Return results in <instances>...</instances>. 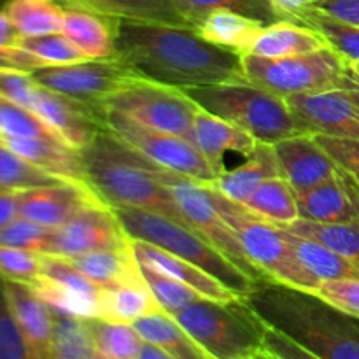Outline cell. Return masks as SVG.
<instances>
[{"label": "cell", "mask_w": 359, "mask_h": 359, "mask_svg": "<svg viewBox=\"0 0 359 359\" xmlns=\"http://www.w3.org/2000/svg\"><path fill=\"white\" fill-rule=\"evenodd\" d=\"M132 325L142 340L160 346L172 359H210L200 344L186 332L184 326L163 309L137 319Z\"/></svg>", "instance_id": "28"}, {"label": "cell", "mask_w": 359, "mask_h": 359, "mask_svg": "<svg viewBox=\"0 0 359 359\" xmlns=\"http://www.w3.org/2000/svg\"><path fill=\"white\" fill-rule=\"evenodd\" d=\"M130 244L128 233L114 209L107 203H95L55 228L48 255L74 258L104 249H119Z\"/></svg>", "instance_id": "13"}, {"label": "cell", "mask_w": 359, "mask_h": 359, "mask_svg": "<svg viewBox=\"0 0 359 359\" xmlns=\"http://www.w3.org/2000/svg\"><path fill=\"white\" fill-rule=\"evenodd\" d=\"M174 316L210 359H266L269 326L244 298H200Z\"/></svg>", "instance_id": "4"}, {"label": "cell", "mask_w": 359, "mask_h": 359, "mask_svg": "<svg viewBox=\"0 0 359 359\" xmlns=\"http://www.w3.org/2000/svg\"><path fill=\"white\" fill-rule=\"evenodd\" d=\"M30 111L51 126L69 146L84 149L104 130L100 105H91L39 84Z\"/></svg>", "instance_id": "15"}, {"label": "cell", "mask_w": 359, "mask_h": 359, "mask_svg": "<svg viewBox=\"0 0 359 359\" xmlns=\"http://www.w3.org/2000/svg\"><path fill=\"white\" fill-rule=\"evenodd\" d=\"M69 259L98 287H111L142 279L139 262L133 256L130 244L126 248L93 251Z\"/></svg>", "instance_id": "27"}, {"label": "cell", "mask_w": 359, "mask_h": 359, "mask_svg": "<svg viewBox=\"0 0 359 359\" xmlns=\"http://www.w3.org/2000/svg\"><path fill=\"white\" fill-rule=\"evenodd\" d=\"M20 35L62 32L65 7L58 0H9L4 7Z\"/></svg>", "instance_id": "34"}, {"label": "cell", "mask_w": 359, "mask_h": 359, "mask_svg": "<svg viewBox=\"0 0 359 359\" xmlns=\"http://www.w3.org/2000/svg\"><path fill=\"white\" fill-rule=\"evenodd\" d=\"M81 158L84 181L109 207L153 210L193 228L153 163L107 128L81 149Z\"/></svg>", "instance_id": "3"}, {"label": "cell", "mask_w": 359, "mask_h": 359, "mask_svg": "<svg viewBox=\"0 0 359 359\" xmlns=\"http://www.w3.org/2000/svg\"><path fill=\"white\" fill-rule=\"evenodd\" d=\"M284 100L305 133L359 140V109L346 90L291 95Z\"/></svg>", "instance_id": "14"}, {"label": "cell", "mask_w": 359, "mask_h": 359, "mask_svg": "<svg viewBox=\"0 0 359 359\" xmlns=\"http://www.w3.org/2000/svg\"><path fill=\"white\" fill-rule=\"evenodd\" d=\"M328 46V42L305 25L280 20L277 23L265 25L245 53H252L266 58L304 55Z\"/></svg>", "instance_id": "26"}, {"label": "cell", "mask_w": 359, "mask_h": 359, "mask_svg": "<svg viewBox=\"0 0 359 359\" xmlns=\"http://www.w3.org/2000/svg\"><path fill=\"white\" fill-rule=\"evenodd\" d=\"M284 228L323 242L359 270V216L344 223H314L300 217Z\"/></svg>", "instance_id": "35"}, {"label": "cell", "mask_w": 359, "mask_h": 359, "mask_svg": "<svg viewBox=\"0 0 359 359\" xmlns=\"http://www.w3.org/2000/svg\"><path fill=\"white\" fill-rule=\"evenodd\" d=\"M297 198L302 219L344 223L359 216V182L342 168L328 181L297 193Z\"/></svg>", "instance_id": "18"}, {"label": "cell", "mask_w": 359, "mask_h": 359, "mask_svg": "<svg viewBox=\"0 0 359 359\" xmlns=\"http://www.w3.org/2000/svg\"><path fill=\"white\" fill-rule=\"evenodd\" d=\"M193 135L195 147L209 161L217 175L224 170V158L228 153L249 156L258 144V140L245 130L203 109H198L193 119Z\"/></svg>", "instance_id": "22"}, {"label": "cell", "mask_w": 359, "mask_h": 359, "mask_svg": "<svg viewBox=\"0 0 359 359\" xmlns=\"http://www.w3.org/2000/svg\"><path fill=\"white\" fill-rule=\"evenodd\" d=\"M244 205L252 214L279 226H287L300 219L297 191L280 175L263 181Z\"/></svg>", "instance_id": "33"}, {"label": "cell", "mask_w": 359, "mask_h": 359, "mask_svg": "<svg viewBox=\"0 0 359 359\" xmlns=\"http://www.w3.org/2000/svg\"><path fill=\"white\" fill-rule=\"evenodd\" d=\"M48 67L39 56L32 55L20 46H0V69L21 70V72H35V70Z\"/></svg>", "instance_id": "49"}, {"label": "cell", "mask_w": 359, "mask_h": 359, "mask_svg": "<svg viewBox=\"0 0 359 359\" xmlns=\"http://www.w3.org/2000/svg\"><path fill=\"white\" fill-rule=\"evenodd\" d=\"M32 287L55 311L67 312V314L83 319L98 318V293L74 290V287L55 283L46 277H41Z\"/></svg>", "instance_id": "38"}, {"label": "cell", "mask_w": 359, "mask_h": 359, "mask_svg": "<svg viewBox=\"0 0 359 359\" xmlns=\"http://www.w3.org/2000/svg\"><path fill=\"white\" fill-rule=\"evenodd\" d=\"M98 359H137L144 340L132 323L86 319Z\"/></svg>", "instance_id": "37"}, {"label": "cell", "mask_w": 359, "mask_h": 359, "mask_svg": "<svg viewBox=\"0 0 359 359\" xmlns=\"http://www.w3.org/2000/svg\"><path fill=\"white\" fill-rule=\"evenodd\" d=\"M137 359H172V356L167 353V351L161 349L160 346H156V344H151L144 340Z\"/></svg>", "instance_id": "53"}, {"label": "cell", "mask_w": 359, "mask_h": 359, "mask_svg": "<svg viewBox=\"0 0 359 359\" xmlns=\"http://www.w3.org/2000/svg\"><path fill=\"white\" fill-rule=\"evenodd\" d=\"M56 182H62V179L53 177L41 168L34 167L0 142V193L56 184Z\"/></svg>", "instance_id": "40"}, {"label": "cell", "mask_w": 359, "mask_h": 359, "mask_svg": "<svg viewBox=\"0 0 359 359\" xmlns=\"http://www.w3.org/2000/svg\"><path fill=\"white\" fill-rule=\"evenodd\" d=\"M0 142L46 174L70 182H84V167L81 151L62 140L42 137H18L0 133Z\"/></svg>", "instance_id": "21"}, {"label": "cell", "mask_w": 359, "mask_h": 359, "mask_svg": "<svg viewBox=\"0 0 359 359\" xmlns=\"http://www.w3.org/2000/svg\"><path fill=\"white\" fill-rule=\"evenodd\" d=\"M284 20L305 25L318 32L328 42L330 48L335 49L346 62H359V27L330 16L325 11L312 6V2L302 9L291 11Z\"/></svg>", "instance_id": "30"}, {"label": "cell", "mask_w": 359, "mask_h": 359, "mask_svg": "<svg viewBox=\"0 0 359 359\" xmlns=\"http://www.w3.org/2000/svg\"><path fill=\"white\" fill-rule=\"evenodd\" d=\"M263 27L265 23L252 18L242 16L233 11L216 9L203 16L196 30L214 44L245 53Z\"/></svg>", "instance_id": "31"}, {"label": "cell", "mask_w": 359, "mask_h": 359, "mask_svg": "<svg viewBox=\"0 0 359 359\" xmlns=\"http://www.w3.org/2000/svg\"><path fill=\"white\" fill-rule=\"evenodd\" d=\"M277 175H279V163L272 144L258 142L255 151L245 156L244 163L230 170L224 168L212 182H209V186L226 198L244 203L263 181Z\"/></svg>", "instance_id": "24"}, {"label": "cell", "mask_w": 359, "mask_h": 359, "mask_svg": "<svg viewBox=\"0 0 359 359\" xmlns=\"http://www.w3.org/2000/svg\"><path fill=\"white\" fill-rule=\"evenodd\" d=\"M58 2H60V0H58Z\"/></svg>", "instance_id": "57"}, {"label": "cell", "mask_w": 359, "mask_h": 359, "mask_svg": "<svg viewBox=\"0 0 359 359\" xmlns=\"http://www.w3.org/2000/svg\"><path fill=\"white\" fill-rule=\"evenodd\" d=\"M6 287L30 359H51L53 309L28 284L6 280Z\"/></svg>", "instance_id": "20"}, {"label": "cell", "mask_w": 359, "mask_h": 359, "mask_svg": "<svg viewBox=\"0 0 359 359\" xmlns=\"http://www.w3.org/2000/svg\"><path fill=\"white\" fill-rule=\"evenodd\" d=\"M0 133L18 137H42V139L65 142L37 114L4 97H0Z\"/></svg>", "instance_id": "43"}, {"label": "cell", "mask_w": 359, "mask_h": 359, "mask_svg": "<svg viewBox=\"0 0 359 359\" xmlns=\"http://www.w3.org/2000/svg\"><path fill=\"white\" fill-rule=\"evenodd\" d=\"M200 109L245 130L258 142L276 144L286 137L305 133L283 97L248 81L182 88Z\"/></svg>", "instance_id": "5"}, {"label": "cell", "mask_w": 359, "mask_h": 359, "mask_svg": "<svg viewBox=\"0 0 359 359\" xmlns=\"http://www.w3.org/2000/svg\"><path fill=\"white\" fill-rule=\"evenodd\" d=\"M114 212L130 238L149 242L186 262L195 263L238 297H244L255 287L256 283L251 277L245 276L231 259L193 228L153 210L135 207H118Z\"/></svg>", "instance_id": "6"}, {"label": "cell", "mask_w": 359, "mask_h": 359, "mask_svg": "<svg viewBox=\"0 0 359 359\" xmlns=\"http://www.w3.org/2000/svg\"><path fill=\"white\" fill-rule=\"evenodd\" d=\"M272 2H273V6L277 7V11H279L280 18L284 20V18H286L291 11L302 9V7L309 6L312 0H272Z\"/></svg>", "instance_id": "54"}, {"label": "cell", "mask_w": 359, "mask_h": 359, "mask_svg": "<svg viewBox=\"0 0 359 359\" xmlns=\"http://www.w3.org/2000/svg\"><path fill=\"white\" fill-rule=\"evenodd\" d=\"M272 147L279 163V175L297 193L328 181L339 172L335 161L311 133L286 137L272 144Z\"/></svg>", "instance_id": "17"}, {"label": "cell", "mask_w": 359, "mask_h": 359, "mask_svg": "<svg viewBox=\"0 0 359 359\" xmlns=\"http://www.w3.org/2000/svg\"><path fill=\"white\" fill-rule=\"evenodd\" d=\"M325 153L337 163V167L359 182V140L342 137L314 135Z\"/></svg>", "instance_id": "48"}, {"label": "cell", "mask_w": 359, "mask_h": 359, "mask_svg": "<svg viewBox=\"0 0 359 359\" xmlns=\"http://www.w3.org/2000/svg\"><path fill=\"white\" fill-rule=\"evenodd\" d=\"M53 231L55 228H48L20 216L0 230V245H11V248L48 255L51 248Z\"/></svg>", "instance_id": "44"}, {"label": "cell", "mask_w": 359, "mask_h": 359, "mask_svg": "<svg viewBox=\"0 0 359 359\" xmlns=\"http://www.w3.org/2000/svg\"><path fill=\"white\" fill-rule=\"evenodd\" d=\"M351 69H353L354 76H356L358 79H359V62H356V63H351Z\"/></svg>", "instance_id": "56"}, {"label": "cell", "mask_w": 359, "mask_h": 359, "mask_svg": "<svg viewBox=\"0 0 359 359\" xmlns=\"http://www.w3.org/2000/svg\"><path fill=\"white\" fill-rule=\"evenodd\" d=\"M65 7L62 32L86 55V58H114L116 25L119 18L77 6Z\"/></svg>", "instance_id": "23"}, {"label": "cell", "mask_w": 359, "mask_h": 359, "mask_svg": "<svg viewBox=\"0 0 359 359\" xmlns=\"http://www.w3.org/2000/svg\"><path fill=\"white\" fill-rule=\"evenodd\" d=\"M42 255L28 249L0 245V277L34 286L41 279Z\"/></svg>", "instance_id": "45"}, {"label": "cell", "mask_w": 359, "mask_h": 359, "mask_svg": "<svg viewBox=\"0 0 359 359\" xmlns=\"http://www.w3.org/2000/svg\"><path fill=\"white\" fill-rule=\"evenodd\" d=\"M34 79L65 97L100 105L142 77L119 58L84 60L69 65H48L32 72Z\"/></svg>", "instance_id": "12"}, {"label": "cell", "mask_w": 359, "mask_h": 359, "mask_svg": "<svg viewBox=\"0 0 359 359\" xmlns=\"http://www.w3.org/2000/svg\"><path fill=\"white\" fill-rule=\"evenodd\" d=\"M221 214L241 241L248 258L270 280L316 291L321 280L304 269L284 235V228L252 214L244 203L233 202L212 188Z\"/></svg>", "instance_id": "8"}, {"label": "cell", "mask_w": 359, "mask_h": 359, "mask_svg": "<svg viewBox=\"0 0 359 359\" xmlns=\"http://www.w3.org/2000/svg\"><path fill=\"white\" fill-rule=\"evenodd\" d=\"M100 111L105 128L147 160L203 184H209L217 177V172L202 153L182 137L144 125L116 109L100 105Z\"/></svg>", "instance_id": "10"}, {"label": "cell", "mask_w": 359, "mask_h": 359, "mask_svg": "<svg viewBox=\"0 0 359 359\" xmlns=\"http://www.w3.org/2000/svg\"><path fill=\"white\" fill-rule=\"evenodd\" d=\"M179 4L184 7L196 27L207 13L216 9L233 11V13L258 20L265 25H272L283 20L272 0H179Z\"/></svg>", "instance_id": "39"}, {"label": "cell", "mask_w": 359, "mask_h": 359, "mask_svg": "<svg viewBox=\"0 0 359 359\" xmlns=\"http://www.w3.org/2000/svg\"><path fill=\"white\" fill-rule=\"evenodd\" d=\"M95 203L105 202L90 186L84 182L62 181L56 184L21 189L20 216L48 228H60L84 207Z\"/></svg>", "instance_id": "16"}, {"label": "cell", "mask_w": 359, "mask_h": 359, "mask_svg": "<svg viewBox=\"0 0 359 359\" xmlns=\"http://www.w3.org/2000/svg\"><path fill=\"white\" fill-rule=\"evenodd\" d=\"M20 191L0 193V230L20 217Z\"/></svg>", "instance_id": "51"}, {"label": "cell", "mask_w": 359, "mask_h": 359, "mask_svg": "<svg viewBox=\"0 0 359 359\" xmlns=\"http://www.w3.org/2000/svg\"><path fill=\"white\" fill-rule=\"evenodd\" d=\"M130 248H132L133 256L140 265H146L156 272L165 273L168 277L181 280L182 284L189 286L191 290L198 291L202 297L210 298V300H235L241 298L237 293L228 290L221 280L207 273L205 270L196 266L195 263L186 262L158 245L149 244V242L139 241V238H130Z\"/></svg>", "instance_id": "19"}, {"label": "cell", "mask_w": 359, "mask_h": 359, "mask_svg": "<svg viewBox=\"0 0 359 359\" xmlns=\"http://www.w3.org/2000/svg\"><path fill=\"white\" fill-rule=\"evenodd\" d=\"M63 6H77L125 20L154 21L196 28L179 0H60Z\"/></svg>", "instance_id": "25"}, {"label": "cell", "mask_w": 359, "mask_h": 359, "mask_svg": "<svg viewBox=\"0 0 359 359\" xmlns=\"http://www.w3.org/2000/svg\"><path fill=\"white\" fill-rule=\"evenodd\" d=\"M312 6L337 20L359 27V0H312Z\"/></svg>", "instance_id": "50"}, {"label": "cell", "mask_w": 359, "mask_h": 359, "mask_svg": "<svg viewBox=\"0 0 359 359\" xmlns=\"http://www.w3.org/2000/svg\"><path fill=\"white\" fill-rule=\"evenodd\" d=\"M242 69L248 83L283 98L330 90H351L359 84L351 63L330 46L283 58L242 53Z\"/></svg>", "instance_id": "7"}, {"label": "cell", "mask_w": 359, "mask_h": 359, "mask_svg": "<svg viewBox=\"0 0 359 359\" xmlns=\"http://www.w3.org/2000/svg\"><path fill=\"white\" fill-rule=\"evenodd\" d=\"M51 359H98L86 319L53 309Z\"/></svg>", "instance_id": "36"}, {"label": "cell", "mask_w": 359, "mask_h": 359, "mask_svg": "<svg viewBox=\"0 0 359 359\" xmlns=\"http://www.w3.org/2000/svg\"><path fill=\"white\" fill-rule=\"evenodd\" d=\"M139 266L140 273H142L144 280L149 286L151 293L156 298L158 305L163 311H167L168 314H175V312L182 311V309L188 307L193 302L200 300V298H205L198 291L191 290V287L182 284L181 280L174 279V277L165 276V273L156 272V270L149 269L146 265H140V263Z\"/></svg>", "instance_id": "42"}, {"label": "cell", "mask_w": 359, "mask_h": 359, "mask_svg": "<svg viewBox=\"0 0 359 359\" xmlns=\"http://www.w3.org/2000/svg\"><path fill=\"white\" fill-rule=\"evenodd\" d=\"M242 298L269 328L293 340L311 358L359 359V319L314 291L266 279Z\"/></svg>", "instance_id": "2"}, {"label": "cell", "mask_w": 359, "mask_h": 359, "mask_svg": "<svg viewBox=\"0 0 359 359\" xmlns=\"http://www.w3.org/2000/svg\"><path fill=\"white\" fill-rule=\"evenodd\" d=\"M100 105L125 112L144 125L174 133L191 144L195 140L193 119L200 107L179 88L140 79L109 97Z\"/></svg>", "instance_id": "11"}, {"label": "cell", "mask_w": 359, "mask_h": 359, "mask_svg": "<svg viewBox=\"0 0 359 359\" xmlns=\"http://www.w3.org/2000/svg\"><path fill=\"white\" fill-rule=\"evenodd\" d=\"M151 163H153L158 177L168 186V189L172 191L175 202L179 203L193 230H196L202 237H205L217 251H221L228 259H231L256 284L269 279L248 258L238 237L231 230L230 224L226 223L223 214H221L216 198H214L212 188L209 184H203V182L186 177V175L177 174V172L167 170V168L160 167L154 161H151Z\"/></svg>", "instance_id": "9"}, {"label": "cell", "mask_w": 359, "mask_h": 359, "mask_svg": "<svg viewBox=\"0 0 359 359\" xmlns=\"http://www.w3.org/2000/svg\"><path fill=\"white\" fill-rule=\"evenodd\" d=\"M161 309L151 293L144 277L133 283L100 287L98 291V318L114 323H135L137 319Z\"/></svg>", "instance_id": "29"}, {"label": "cell", "mask_w": 359, "mask_h": 359, "mask_svg": "<svg viewBox=\"0 0 359 359\" xmlns=\"http://www.w3.org/2000/svg\"><path fill=\"white\" fill-rule=\"evenodd\" d=\"M284 228V226H283ZM287 242L293 248L294 255L300 259L304 269L318 280L342 279V277H359V270L351 265L346 258L330 249L316 238L304 237L284 228Z\"/></svg>", "instance_id": "32"}, {"label": "cell", "mask_w": 359, "mask_h": 359, "mask_svg": "<svg viewBox=\"0 0 359 359\" xmlns=\"http://www.w3.org/2000/svg\"><path fill=\"white\" fill-rule=\"evenodd\" d=\"M314 293L325 298L339 311L359 319V277L321 280Z\"/></svg>", "instance_id": "47"}, {"label": "cell", "mask_w": 359, "mask_h": 359, "mask_svg": "<svg viewBox=\"0 0 359 359\" xmlns=\"http://www.w3.org/2000/svg\"><path fill=\"white\" fill-rule=\"evenodd\" d=\"M114 51L142 79L179 90L245 81L242 53L207 41L196 28L119 18Z\"/></svg>", "instance_id": "1"}, {"label": "cell", "mask_w": 359, "mask_h": 359, "mask_svg": "<svg viewBox=\"0 0 359 359\" xmlns=\"http://www.w3.org/2000/svg\"><path fill=\"white\" fill-rule=\"evenodd\" d=\"M0 359H30L28 347L11 307L4 277H0Z\"/></svg>", "instance_id": "46"}, {"label": "cell", "mask_w": 359, "mask_h": 359, "mask_svg": "<svg viewBox=\"0 0 359 359\" xmlns=\"http://www.w3.org/2000/svg\"><path fill=\"white\" fill-rule=\"evenodd\" d=\"M346 93L349 95L351 100H353L354 104H356V107L359 109V84H358V86L351 88V90H346Z\"/></svg>", "instance_id": "55"}, {"label": "cell", "mask_w": 359, "mask_h": 359, "mask_svg": "<svg viewBox=\"0 0 359 359\" xmlns=\"http://www.w3.org/2000/svg\"><path fill=\"white\" fill-rule=\"evenodd\" d=\"M16 46L39 56L48 65H69V63L90 60L63 32L44 35H20Z\"/></svg>", "instance_id": "41"}, {"label": "cell", "mask_w": 359, "mask_h": 359, "mask_svg": "<svg viewBox=\"0 0 359 359\" xmlns=\"http://www.w3.org/2000/svg\"><path fill=\"white\" fill-rule=\"evenodd\" d=\"M20 32L9 20L6 11H0V46H16Z\"/></svg>", "instance_id": "52"}]
</instances>
